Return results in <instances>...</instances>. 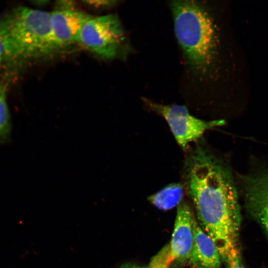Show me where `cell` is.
Segmentation results:
<instances>
[{
    "label": "cell",
    "mask_w": 268,
    "mask_h": 268,
    "mask_svg": "<svg viewBox=\"0 0 268 268\" xmlns=\"http://www.w3.org/2000/svg\"><path fill=\"white\" fill-rule=\"evenodd\" d=\"M125 40L119 18L109 14L88 20L81 31L78 44L102 59L111 60L120 55Z\"/></svg>",
    "instance_id": "277c9868"
},
{
    "label": "cell",
    "mask_w": 268,
    "mask_h": 268,
    "mask_svg": "<svg viewBox=\"0 0 268 268\" xmlns=\"http://www.w3.org/2000/svg\"><path fill=\"white\" fill-rule=\"evenodd\" d=\"M195 218L194 243L188 264L191 268H220L221 258L215 243Z\"/></svg>",
    "instance_id": "9c48e42d"
},
{
    "label": "cell",
    "mask_w": 268,
    "mask_h": 268,
    "mask_svg": "<svg viewBox=\"0 0 268 268\" xmlns=\"http://www.w3.org/2000/svg\"><path fill=\"white\" fill-rule=\"evenodd\" d=\"M8 79L5 78L0 81V144L9 141L12 128L10 115L6 102Z\"/></svg>",
    "instance_id": "8fae6325"
},
{
    "label": "cell",
    "mask_w": 268,
    "mask_h": 268,
    "mask_svg": "<svg viewBox=\"0 0 268 268\" xmlns=\"http://www.w3.org/2000/svg\"><path fill=\"white\" fill-rule=\"evenodd\" d=\"M195 217L189 205L183 201L177 206L171 240L169 244L174 261L179 264L188 262L194 243Z\"/></svg>",
    "instance_id": "ba28073f"
},
{
    "label": "cell",
    "mask_w": 268,
    "mask_h": 268,
    "mask_svg": "<svg viewBox=\"0 0 268 268\" xmlns=\"http://www.w3.org/2000/svg\"><path fill=\"white\" fill-rule=\"evenodd\" d=\"M84 2L93 6L102 7L113 5L116 1L113 0H89L84 1Z\"/></svg>",
    "instance_id": "5bb4252c"
},
{
    "label": "cell",
    "mask_w": 268,
    "mask_h": 268,
    "mask_svg": "<svg viewBox=\"0 0 268 268\" xmlns=\"http://www.w3.org/2000/svg\"><path fill=\"white\" fill-rule=\"evenodd\" d=\"M93 16L72 7H58L51 12V35L58 52L77 43L81 31Z\"/></svg>",
    "instance_id": "8992f818"
},
{
    "label": "cell",
    "mask_w": 268,
    "mask_h": 268,
    "mask_svg": "<svg viewBox=\"0 0 268 268\" xmlns=\"http://www.w3.org/2000/svg\"><path fill=\"white\" fill-rule=\"evenodd\" d=\"M228 268H244L238 248L234 250L225 262Z\"/></svg>",
    "instance_id": "4fadbf2b"
},
{
    "label": "cell",
    "mask_w": 268,
    "mask_h": 268,
    "mask_svg": "<svg viewBox=\"0 0 268 268\" xmlns=\"http://www.w3.org/2000/svg\"><path fill=\"white\" fill-rule=\"evenodd\" d=\"M185 187L181 183H173L165 186L158 192L148 197L149 202L162 210H168L182 202L185 193Z\"/></svg>",
    "instance_id": "30bf717a"
},
{
    "label": "cell",
    "mask_w": 268,
    "mask_h": 268,
    "mask_svg": "<svg viewBox=\"0 0 268 268\" xmlns=\"http://www.w3.org/2000/svg\"><path fill=\"white\" fill-rule=\"evenodd\" d=\"M174 32L189 67L201 77L209 73L215 52L213 24L204 6L193 0L172 1Z\"/></svg>",
    "instance_id": "3957f363"
},
{
    "label": "cell",
    "mask_w": 268,
    "mask_h": 268,
    "mask_svg": "<svg viewBox=\"0 0 268 268\" xmlns=\"http://www.w3.org/2000/svg\"><path fill=\"white\" fill-rule=\"evenodd\" d=\"M173 261L168 244L152 258L149 268H169Z\"/></svg>",
    "instance_id": "7c38bea8"
},
{
    "label": "cell",
    "mask_w": 268,
    "mask_h": 268,
    "mask_svg": "<svg viewBox=\"0 0 268 268\" xmlns=\"http://www.w3.org/2000/svg\"><path fill=\"white\" fill-rule=\"evenodd\" d=\"M4 58V47L3 45L0 38V68L1 66L2 63Z\"/></svg>",
    "instance_id": "9a60e30c"
},
{
    "label": "cell",
    "mask_w": 268,
    "mask_h": 268,
    "mask_svg": "<svg viewBox=\"0 0 268 268\" xmlns=\"http://www.w3.org/2000/svg\"><path fill=\"white\" fill-rule=\"evenodd\" d=\"M144 102L165 120L177 143L184 149L201 139L206 131L225 124L222 119L205 121L196 118L183 105L160 104L146 99Z\"/></svg>",
    "instance_id": "5b68a950"
},
{
    "label": "cell",
    "mask_w": 268,
    "mask_h": 268,
    "mask_svg": "<svg viewBox=\"0 0 268 268\" xmlns=\"http://www.w3.org/2000/svg\"><path fill=\"white\" fill-rule=\"evenodd\" d=\"M242 186L248 212L268 236V171L244 176Z\"/></svg>",
    "instance_id": "52a82bcc"
},
{
    "label": "cell",
    "mask_w": 268,
    "mask_h": 268,
    "mask_svg": "<svg viewBox=\"0 0 268 268\" xmlns=\"http://www.w3.org/2000/svg\"><path fill=\"white\" fill-rule=\"evenodd\" d=\"M120 268H144V267H140L137 266H133L131 264H125L123 266H122Z\"/></svg>",
    "instance_id": "2e32d148"
},
{
    "label": "cell",
    "mask_w": 268,
    "mask_h": 268,
    "mask_svg": "<svg viewBox=\"0 0 268 268\" xmlns=\"http://www.w3.org/2000/svg\"><path fill=\"white\" fill-rule=\"evenodd\" d=\"M196 143L184 160L183 184L201 227L226 262L238 247L240 213L236 189L224 161L202 139Z\"/></svg>",
    "instance_id": "6da1fadb"
},
{
    "label": "cell",
    "mask_w": 268,
    "mask_h": 268,
    "mask_svg": "<svg viewBox=\"0 0 268 268\" xmlns=\"http://www.w3.org/2000/svg\"><path fill=\"white\" fill-rule=\"evenodd\" d=\"M51 12L17 6L0 18L3 61L9 67L58 53L51 35Z\"/></svg>",
    "instance_id": "7a4b0ae2"
}]
</instances>
